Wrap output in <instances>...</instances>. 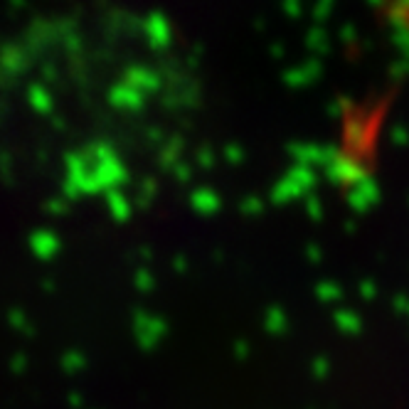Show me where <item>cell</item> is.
Listing matches in <instances>:
<instances>
[{
	"label": "cell",
	"mask_w": 409,
	"mask_h": 409,
	"mask_svg": "<svg viewBox=\"0 0 409 409\" xmlns=\"http://www.w3.org/2000/svg\"><path fill=\"white\" fill-rule=\"evenodd\" d=\"M387 6L392 8L394 20L409 33V0H387Z\"/></svg>",
	"instance_id": "6da1fadb"
}]
</instances>
